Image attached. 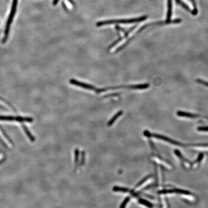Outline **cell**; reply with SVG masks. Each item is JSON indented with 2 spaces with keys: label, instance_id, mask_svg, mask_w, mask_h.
I'll list each match as a JSON object with an SVG mask.
<instances>
[{
  "label": "cell",
  "instance_id": "obj_1",
  "mask_svg": "<svg viewBox=\"0 0 208 208\" xmlns=\"http://www.w3.org/2000/svg\"><path fill=\"white\" fill-rule=\"evenodd\" d=\"M147 16H144L139 17L133 18L130 19H114V20H108L101 21L97 22L96 26L97 27H101L106 25L116 24H128L134 23L138 22H142L146 20L147 18Z\"/></svg>",
  "mask_w": 208,
  "mask_h": 208
},
{
  "label": "cell",
  "instance_id": "obj_2",
  "mask_svg": "<svg viewBox=\"0 0 208 208\" xmlns=\"http://www.w3.org/2000/svg\"><path fill=\"white\" fill-rule=\"evenodd\" d=\"M149 87V83H145L141 85H121V86H117L114 87H109L98 89L94 86L92 91H94L96 93L99 94L101 92H104L105 91H110V90H114L121 89H127L133 90H143L146 89Z\"/></svg>",
  "mask_w": 208,
  "mask_h": 208
},
{
  "label": "cell",
  "instance_id": "obj_3",
  "mask_svg": "<svg viewBox=\"0 0 208 208\" xmlns=\"http://www.w3.org/2000/svg\"><path fill=\"white\" fill-rule=\"evenodd\" d=\"M17 2H18V0H13L11 12L10 13L9 17L8 20L6 23V27H5V36L3 37V40H2V42L3 44L5 43L7 40V38H8L11 23H12V22L13 20V18H14L15 17V15L16 14Z\"/></svg>",
  "mask_w": 208,
  "mask_h": 208
},
{
  "label": "cell",
  "instance_id": "obj_4",
  "mask_svg": "<svg viewBox=\"0 0 208 208\" xmlns=\"http://www.w3.org/2000/svg\"><path fill=\"white\" fill-rule=\"evenodd\" d=\"M177 115L180 117H182L189 118H196L199 116L197 115L194 114L186 112L183 111H179L177 112Z\"/></svg>",
  "mask_w": 208,
  "mask_h": 208
},
{
  "label": "cell",
  "instance_id": "obj_5",
  "mask_svg": "<svg viewBox=\"0 0 208 208\" xmlns=\"http://www.w3.org/2000/svg\"><path fill=\"white\" fill-rule=\"evenodd\" d=\"M175 192L177 193H180V194H190V192L184 190H163V191H160V193L162 194H165V193H171Z\"/></svg>",
  "mask_w": 208,
  "mask_h": 208
},
{
  "label": "cell",
  "instance_id": "obj_6",
  "mask_svg": "<svg viewBox=\"0 0 208 208\" xmlns=\"http://www.w3.org/2000/svg\"><path fill=\"white\" fill-rule=\"evenodd\" d=\"M122 113H123V112L121 110L119 111L114 116H113L110 119V120L108 121V126H111V125H112L113 123H114L115 121L117 120L118 118L120 117L122 114Z\"/></svg>",
  "mask_w": 208,
  "mask_h": 208
},
{
  "label": "cell",
  "instance_id": "obj_7",
  "mask_svg": "<svg viewBox=\"0 0 208 208\" xmlns=\"http://www.w3.org/2000/svg\"><path fill=\"white\" fill-rule=\"evenodd\" d=\"M113 190L114 191L121 192L124 193L128 192L129 191L128 188H123V187H120V186H114L113 188Z\"/></svg>",
  "mask_w": 208,
  "mask_h": 208
},
{
  "label": "cell",
  "instance_id": "obj_8",
  "mask_svg": "<svg viewBox=\"0 0 208 208\" xmlns=\"http://www.w3.org/2000/svg\"><path fill=\"white\" fill-rule=\"evenodd\" d=\"M140 203H141V204L143 205H145L146 206L148 207H152L153 205L152 204L150 203V202L147 201V200H145L144 199H140L139 201Z\"/></svg>",
  "mask_w": 208,
  "mask_h": 208
},
{
  "label": "cell",
  "instance_id": "obj_9",
  "mask_svg": "<svg viewBox=\"0 0 208 208\" xmlns=\"http://www.w3.org/2000/svg\"><path fill=\"white\" fill-rule=\"evenodd\" d=\"M130 200V197H127L125 198V199L123 200V201L122 202V203L121 204V206H120V208H124L126 205H127L128 203L129 202V201Z\"/></svg>",
  "mask_w": 208,
  "mask_h": 208
},
{
  "label": "cell",
  "instance_id": "obj_10",
  "mask_svg": "<svg viewBox=\"0 0 208 208\" xmlns=\"http://www.w3.org/2000/svg\"><path fill=\"white\" fill-rule=\"evenodd\" d=\"M196 82L197 83H199V84H201V85H204V86L208 87V82H207V81L201 80L200 79H197L196 80Z\"/></svg>",
  "mask_w": 208,
  "mask_h": 208
},
{
  "label": "cell",
  "instance_id": "obj_11",
  "mask_svg": "<svg viewBox=\"0 0 208 208\" xmlns=\"http://www.w3.org/2000/svg\"><path fill=\"white\" fill-rule=\"evenodd\" d=\"M79 158V151L78 149H76L75 151V163L76 165L78 164Z\"/></svg>",
  "mask_w": 208,
  "mask_h": 208
},
{
  "label": "cell",
  "instance_id": "obj_12",
  "mask_svg": "<svg viewBox=\"0 0 208 208\" xmlns=\"http://www.w3.org/2000/svg\"><path fill=\"white\" fill-rule=\"evenodd\" d=\"M150 177V175H148L147 176L145 177V178H144V179H143L142 180H141V181H140V182H139V183L137 184V185L136 186V188H138V187H139V186H140L142 185L146 181H147V180L149 178V177Z\"/></svg>",
  "mask_w": 208,
  "mask_h": 208
},
{
  "label": "cell",
  "instance_id": "obj_13",
  "mask_svg": "<svg viewBox=\"0 0 208 208\" xmlns=\"http://www.w3.org/2000/svg\"><path fill=\"white\" fill-rule=\"evenodd\" d=\"M197 130L202 131H208V127H199Z\"/></svg>",
  "mask_w": 208,
  "mask_h": 208
},
{
  "label": "cell",
  "instance_id": "obj_14",
  "mask_svg": "<svg viewBox=\"0 0 208 208\" xmlns=\"http://www.w3.org/2000/svg\"><path fill=\"white\" fill-rule=\"evenodd\" d=\"M85 152H83V156H82V160H81V163H83L84 162H83V161L85 160Z\"/></svg>",
  "mask_w": 208,
  "mask_h": 208
},
{
  "label": "cell",
  "instance_id": "obj_15",
  "mask_svg": "<svg viewBox=\"0 0 208 208\" xmlns=\"http://www.w3.org/2000/svg\"><path fill=\"white\" fill-rule=\"evenodd\" d=\"M59 1V0H53V5H56Z\"/></svg>",
  "mask_w": 208,
  "mask_h": 208
},
{
  "label": "cell",
  "instance_id": "obj_16",
  "mask_svg": "<svg viewBox=\"0 0 208 208\" xmlns=\"http://www.w3.org/2000/svg\"><path fill=\"white\" fill-rule=\"evenodd\" d=\"M63 7L65 9L67 10V6H66V5L65 4V3H64V2H63Z\"/></svg>",
  "mask_w": 208,
  "mask_h": 208
},
{
  "label": "cell",
  "instance_id": "obj_17",
  "mask_svg": "<svg viewBox=\"0 0 208 208\" xmlns=\"http://www.w3.org/2000/svg\"><path fill=\"white\" fill-rule=\"evenodd\" d=\"M68 1L70 2V3H71V4H72V5H74V3L73 1V0H68Z\"/></svg>",
  "mask_w": 208,
  "mask_h": 208
}]
</instances>
